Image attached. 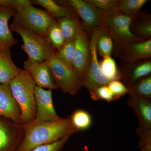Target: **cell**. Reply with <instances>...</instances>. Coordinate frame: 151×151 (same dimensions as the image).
I'll use <instances>...</instances> for the list:
<instances>
[{"label":"cell","instance_id":"cell-3","mask_svg":"<svg viewBox=\"0 0 151 151\" xmlns=\"http://www.w3.org/2000/svg\"><path fill=\"white\" fill-rule=\"evenodd\" d=\"M133 18L118 8L105 13L104 25L113 39L115 53L129 44L144 41L131 32Z\"/></svg>","mask_w":151,"mask_h":151},{"label":"cell","instance_id":"cell-15","mask_svg":"<svg viewBox=\"0 0 151 151\" xmlns=\"http://www.w3.org/2000/svg\"><path fill=\"white\" fill-rule=\"evenodd\" d=\"M151 72V61L149 59L126 63L121 73L122 79L125 81L128 88L149 76Z\"/></svg>","mask_w":151,"mask_h":151},{"label":"cell","instance_id":"cell-5","mask_svg":"<svg viewBox=\"0 0 151 151\" xmlns=\"http://www.w3.org/2000/svg\"><path fill=\"white\" fill-rule=\"evenodd\" d=\"M55 52L46 62L57 86L64 94L75 95L82 87L81 80L75 69L61 62Z\"/></svg>","mask_w":151,"mask_h":151},{"label":"cell","instance_id":"cell-19","mask_svg":"<svg viewBox=\"0 0 151 151\" xmlns=\"http://www.w3.org/2000/svg\"><path fill=\"white\" fill-rule=\"evenodd\" d=\"M32 4L40 6L45 9L56 20L66 17L77 15L73 9L65 4L61 5L52 0H33Z\"/></svg>","mask_w":151,"mask_h":151},{"label":"cell","instance_id":"cell-11","mask_svg":"<svg viewBox=\"0 0 151 151\" xmlns=\"http://www.w3.org/2000/svg\"><path fill=\"white\" fill-rule=\"evenodd\" d=\"M37 122H52L62 118L57 114L52 100V90L45 89L36 86L35 90Z\"/></svg>","mask_w":151,"mask_h":151},{"label":"cell","instance_id":"cell-16","mask_svg":"<svg viewBox=\"0 0 151 151\" xmlns=\"http://www.w3.org/2000/svg\"><path fill=\"white\" fill-rule=\"evenodd\" d=\"M128 105L137 117L139 127L144 129H151V102L148 99L138 97L129 93Z\"/></svg>","mask_w":151,"mask_h":151},{"label":"cell","instance_id":"cell-32","mask_svg":"<svg viewBox=\"0 0 151 151\" xmlns=\"http://www.w3.org/2000/svg\"><path fill=\"white\" fill-rule=\"evenodd\" d=\"M114 95L115 100L129 93V89L120 80H113L107 85Z\"/></svg>","mask_w":151,"mask_h":151},{"label":"cell","instance_id":"cell-25","mask_svg":"<svg viewBox=\"0 0 151 151\" xmlns=\"http://www.w3.org/2000/svg\"><path fill=\"white\" fill-rule=\"evenodd\" d=\"M100 63V69L105 76L112 81L122 79L121 72L117 67L116 61L111 56L104 57Z\"/></svg>","mask_w":151,"mask_h":151},{"label":"cell","instance_id":"cell-31","mask_svg":"<svg viewBox=\"0 0 151 151\" xmlns=\"http://www.w3.org/2000/svg\"><path fill=\"white\" fill-rule=\"evenodd\" d=\"M90 4L105 12L118 8L119 0H86Z\"/></svg>","mask_w":151,"mask_h":151},{"label":"cell","instance_id":"cell-1","mask_svg":"<svg viewBox=\"0 0 151 151\" xmlns=\"http://www.w3.org/2000/svg\"><path fill=\"white\" fill-rule=\"evenodd\" d=\"M23 124L24 138L16 151H30L38 146L55 142L78 132L72 125L69 116L55 122L34 120Z\"/></svg>","mask_w":151,"mask_h":151},{"label":"cell","instance_id":"cell-4","mask_svg":"<svg viewBox=\"0 0 151 151\" xmlns=\"http://www.w3.org/2000/svg\"><path fill=\"white\" fill-rule=\"evenodd\" d=\"M9 28L21 37L23 44L21 47L27 55V60L29 62L47 61L56 51L45 37L22 27L14 22Z\"/></svg>","mask_w":151,"mask_h":151},{"label":"cell","instance_id":"cell-18","mask_svg":"<svg viewBox=\"0 0 151 151\" xmlns=\"http://www.w3.org/2000/svg\"><path fill=\"white\" fill-rule=\"evenodd\" d=\"M22 70L13 61L10 49H2L0 52V84H9Z\"/></svg>","mask_w":151,"mask_h":151},{"label":"cell","instance_id":"cell-7","mask_svg":"<svg viewBox=\"0 0 151 151\" xmlns=\"http://www.w3.org/2000/svg\"><path fill=\"white\" fill-rule=\"evenodd\" d=\"M102 26L95 28L90 32L89 39L91 58L87 72L82 80V86L89 90H94L100 86H107L112 81L104 75L100 69L98 61L96 43Z\"/></svg>","mask_w":151,"mask_h":151},{"label":"cell","instance_id":"cell-29","mask_svg":"<svg viewBox=\"0 0 151 151\" xmlns=\"http://www.w3.org/2000/svg\"><path fill=\"white\" fill-rule=\"evenodd\" d=\"M89 92L90 97L94 101L102 100L110 102L115 100L113 93L108 86H100Z\"/></svg>","mask_w":151,"mask_h":151},{"label":"cell","instance_id":"cell-22","mask_svg":"<svg viewBox=\"0 0 151 151\" xmlns=\"http://www.w3.org/2000/svg\"><path fill=\"white\" fill-rule=\"evenodd\" d=\"M96 49L100 56H111L114 49L113 39L107 28L103 25L96 43Z\"/></svg>","mask_w":151,"mask_h":151},{"label":"cell","instance_id":"cell-12","mask_svg":"<svg viewBox=\"0 0 151 151\" xmlns=\"http://www.w3.org/2000/svg\"><path fill=\"white\" fill-rule=\"evenodd\" d=\"M24 67L32 76L36 86L43 89H58L46 61L31 63L26 60L24 62Z\"/></svg>","mask_w":151,"mask_h":151},{"label":"cell","instance_id":"cell-17","mask_svg":"<svg viewBox=\"0 0 151 151\" xmlns=\"http://www.w3.org/2000/svg\"><path fill=\"white\" fill-rule=\"evenodd\" d=\"M16 14V12L12 9L0 6V46L3 48L10 49L18 42L8 24L10 19Z\"/></svg>","mask_w":151,"mask_h":151},{"label":"cell","instance_id":"cell-21","mask_svg":"<svg viewBox=\"0 0 151 151\" xmlns=\"http://www.w3.org/2000/svg\"><path fill=\"white\" fill-rule=\"evenodd\" d=\"M65 41L74 40L80 31L82 24L78 16L66 17L58 20Z\"/></svg>","mask_w":151,"mask_h":151},{"label":"cell","instance_id":"cell-28","mask_svg":"<svg viewBox=\"0 0 151 151\" xmlns=\"http://www.w3.org/2000/svg\"><path fill=\"white\" fill-rule=\"evenodd\" d=\"M129 93L138 97L150 100L151 98V76L149 75L141 79L133 86L128 88Z\"/></svg>","mask_w":151,"mask_h":151},{"label":"cell","instance_id":"cell-8","mask_svg":"<svg viewBox=\"0 0 151 151\" xmlns=\"http://www.w3.org/2000/svg\"><path fill=\"white\" fill-rule=\"evenodd\" d=\"M64 3L81 19L82 26L87 32L90 33L92 29L104 25L106 12L94 7L86 1L68 0Z\"/></svg>","mask_w":151,"mask_h":151},{"label":"cell","instance_id":"cell-23","mask_svg":"<svg viewBox=\"0 0 151 151\" xmlns=\"http://www.w3.org/2000/svg\"><path fill=\"white\" fill-rule=\"evenodd\" d=\"M69 116L72 125L78 132L89 129L92 126V116L85 110L78 109Z\"/></svg>","mask_w":151,"mask_h":151},{"label":"cell","instance_id":"cell-9","mask_svg":"<svg viewBox=\"0 0 151 151\" xmlns=\"http://www.w3.org/2000/svg\"><path fill=\"white\" fill-rule=\"evenodd\" d=\"M24 136L23 124L0 117V151H16Z\"/></svg>","mask_w":151,"mask_h":151},{"label":"cell","instance_id":"cell-24","mask_svg":"<svg viewBox=\"0 0 151 151\" xmlns=\"http://www.w3.org/2000/svg\"><path fill=\"white\" fill-rule=\"evenodd\" d=\"M55 54L61 62L67 66L73 68L75 41L74 40L65 41L61 47L58 50L55 51Z\"/></svg>","mask_w":151,"mask_h":151},{"label":"cell","instance_id":"cell-13","mask_svg":"<svg viewBox=\"0 0 151 151\" xmlns=\"http://www.w3.org/2000/svg\"><path fill=\"white\" fill-rule=\"evenodd\" d=\"M115 53L126 63H133L150 59L151 39L129 44Z\"/></svg>","mask_w":151,"mask_h":151},{"label":"cell","instance_id":"cell-14","mask_svg":"<svg viewBox=\"0 0 151 151\" xmlns=\"http://www.w3.org/2000/svg\"><path fill=\"white\" fill-rule=\"evenodd\" d=\"M0 117L23 124L21 111L13 96L9 84H0Z\"/></svg>","mask_w":151,"mask_h":151},{"label":"cell","instance_id":"cell-34","mask_svg":"<svg viewBox=\"0 0 151 151\" xmlns=\"http://www.w3.org/2000/svg\"><path fill=\"white\" fill-rule=\"evenodd\" d=\"M31 4L29 0H0V6L12 9L16 13Z\"/></svg>","mask_w":151,"mask_h":151},{"label":"cell","instance_id":"cell-26","mask_svg":"<svg viewBox=\"0 0 151 151\" xmlns=\"http://www.w3.org/2000/svg\"><path fill=\"white\" fill-rule=\"evenodd\" d=\"M45 37L56 51L63 45L65 40L57 21L49 27L45 34Z\"/></svg>","mask_w":151,"mask_h":151},{"label":"cell","instance_id":"cell-2","mask_svg":"<svg viewBox=\"0 0 151 151\" xmlns=\"http://www.w3.org/2000/svg\"><path fill=\"white\" fill-rule=\"evenodd\" d=\"M9 85L13 96L21 111L22 124L32 122L35 120L36 114L35 82L26 70L22 69Z\"/></svg>","mask_w":151,"mask_h":151},{"label":"cell","instance_id":"cell-6","mask_svg":"<svg viewBox=\"0 0 151 151\" xmlns=\"http://www.w3.org/2000/svg\"><path fill=\"white\" fill-rule=\"evenodd\" d=\"M13 22L19 26L45 37L49 27L56 20L45 10L29 5L16 14Z\"/></svg>","mask_w":151,"mask_h":151},{"label":"cell","instance_id":"cell-30","mask_svg":"<svg viewBox=\"0 0 151 151\" xmlns=\"http://www.w3.org/2000/svg\"><path fill=\"white\" fill-rule=\"evenodd\" d=\"M136 132L140 138L138 147L141 151H151V130L139 127Z\"/></svg>","mask_w":151,"mask_h":151},{"label":"cell","instance_id":"cell-35","mask_svg":"<svg viewBox=\"0 0 151 151\" xmlns=\"http://www.w3.org/2000/svg\"><path fill=\"white\" fill-rule=\"evenodd\" d=\"M2 48H3V47H1V46H0V52H1V49Z\"/></svg>","mask_w":151,"mask_h":151},{"label":"cell","instance_id":"cell-10","mask_svg":"<svg viewBox=\"0 0 151 151\" xmlns=\"http://www.w3.org/2000/svg\"><path fill=\"white\" fill-rule=\"evenodd\" d=\"M74 41L75 54L73 68L82 83V79L89 68L91 58L88 34L84 29L83 26Z\"/></svg>","mask_w":151,"mask_h":151},{"label":"cell","instance_id":"cell-27","mask_svg":"<svg viewBox=\"0 0 151 151\" xmlns=\"http://www.w3.org/2000/svg\"><path fill=\"white\" fill-rule=\"evenodd\" d=\"M148 1L147 0H119L118 9L126 15L134 18Z\"/></svg>","mask_w":151,"mask_h":151},{"label":"cell","instance_id":"cell-33","mask_svg":"<svg viewBox=\"0 0 151 151\" xmlns=\"http://www.w3.org/2000/svg\"><path fill=\"white\" fill-rule=\"evenodd\" d=\"M69 137H66L55 142L38 146L30 151H60L67 142Z\"/></svg>","mask_w":151,"mask_h":151},{"label":"cell","instance_id":"cell-20","mask_svg":"<svg viewBox=\"0 0 151 151\" xmlns=\"http://www.w3.org/2000/svg\"><path fill=\"white\" fill-rule=\"evenodd\" d=\"M133 34L146 40L151 39V16L146 12H139L133 18L131 25Z\"/></svg>","mask_w":151,"mask_h":151}]
</instances>
